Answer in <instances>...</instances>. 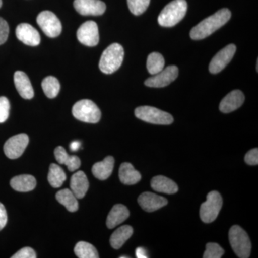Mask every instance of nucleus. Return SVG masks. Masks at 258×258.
I'll use <instances>...</instances> for the list:
<instances>
[{"instance_id":"nucleus-1","label":"nucleus","mask_w":258,"mask_h":258,"mask_svg":"<svg viewBox=\"0 0 258 258\" xmlns=\"http://www.w3.org/2000/svg\"><path fill=\"white\" fill-rule=\"evenodd\" d=\"M230 18L231 12L227 8L219 10L215 14L205 19L201 23L194 27L190 32V37L195 40L206 38L225 25Z\"/></svg>"},{"instance_id":"nucleus-23","label":"nucleus","mask_w":258,"mask_h":258,"mask_svg":"<svg viewBox=\"0 0 258 258\" xmlns=\"http://www.w3.org/2000/svg\"><path fill=\"white\" fill-rule=\"evenodd\" d=\"M55 157L57 162L67 166L69 171H76L81 166V159L77 156L69 155L66 149L60 146L55 149Z\"/></svg>"},{"instance_id":"nucleus-25","label":"nucleus","mask_w":258,"mask_h":258,"mask_svg":"<svg viewBox=\"0 0 258 258\" xmlns=\"http://www.w3.org/2000/svg\"><path fill=\"white\" fill-rule=\"evenodd\" d=\"M134 230L132 226L123 225L112 234L110 238L111 247L115 249L120 248L125 242L133 235Z\"/></svg>"},{"instance_id":"nucleus-10","label":"nucleus","mask_w":258,"mask_h":258,"mask_svg":"<svg viewBox=\"0 0 258 258\" xmlns=\"http://www.w3.org/2000/svg\"><path fill=\"white\" fill-rule=\"evenodd\" d=\"M179 74V69L175 66H168L157 74L153 75L152 77L145 81L146 86L152 88H163L169 86L175 81Z\"/></svg>"},{"instance_id":"nucleus-39","label":"nucleus","mask_w":258,"mask_h":258,"mask_svg":"<svg viewBox=\"0 0 258 258\" xmlns=\"http://www.w3.org/2000/svg\"><path fill=\"white\" fill-rule=\"evenodd\" d=\"M81 146V142H79V141H75V142H73L72 143L70 144V149H71L72 152H76V151L79 150Z\"/></svg>"},{"instance_id":"nucleus-3","label":"nucleus","mask_w":258,"mask_h":258,"mask_svg":"<svg viewBox=\"0 0 258 258\" xmlns=\"http://www.w3.org/2000/svg\"><path fill=\"white\" fill-rule=\"evenodd\" d=\"M124 57L123 47L113 43L103 51L99 62V69L103 74H111L118 71Z\"/></svg>"},{"instance_id":"nucleus-18","label":"nucleus","mask_w":258,"mask_h":258,"mask_svg":"<svg viewBox=\"0 0 258 258\" xmlns=\"http://www.w3.org/2000/svg\"><path fill=\"white\" fill-rule=\"evenodd\" d=\"M71 190L78 199L84 198L89 188V183L86 174L82 171L75 173L70 182Z\"/></svg>"},{"instance_id":"nucleus-6","label":"nucleus","mask_w":258,"mask_h":258,"mask_svg":"<svg viewBox=\"0 0 258 258\" xmlns=\"http://www.w3.org/2000/svg\"><path fill=\"white\" fill-rule=\"evenodd\" d=\"M136 116L147 123L158 125H169L174 122L172 115L152 106H140L136 108Z\"/></svg>"},{"instance_id":"nucleus-40","label":"nucleus","mask_w":258,"mask_h":258,"mask_svg":"<svg viewBox=\"0 0 258 258\" xmlns=\"http://www.w3.org/2000/svg\"><path fill=\"white\" fill-rule=\"evenodd\" d=\"M2 5H3V1L0 0V8H1Z\"/></svg>"},{"instance_id":"nucleus-16","label":"nucleus","mask_w":258,"mask_h":258,"mask_svg":"<svg viewBox=\"0 0 258 258\" xmlns=\"http://www.w3.org/2000/svg\"><path fill=\"white\" fill-rule=\"evenodd\" d=\"M244 101L243 93L240 90H235L227 94L220 104V110L224 113H229L240 108Z\"/></svg>"},{"instance_id":"nucleus-14","label":"nucleus","mask_w":258,"mask_h":258,"mask_svg":"<svg viewBox=\"0 0 258 258\" xmlns=\"http://www.w3.org/2000/svg\"><path fill=\"white\" fill-rule=\"evenodd\" d=\"M16 36L19 40L29 46H37L40 43V34L30 24H20L16 28Z\"/></svg>"},{"instance_id":"nucleus-24","label":"nucleus","mask_w":258,"mask_h":258,"mask_svg":"<svg viewBox=\"0 0 258 258\" xmlns=\"http://www.w3.org/2000/svg\"><path fill=\"white\" fill-rule=\"evenodd\" d=\"M119 179L123 184L133 185L138 183L142 175L130 163H123L120 166Z\"/></svg>"},{"instance_id":"nucleus-22","label":"nucleus","mask_w":258,"mask_h":258,"mask_svg":"<svg viewBox=\"0 0 258 258\" xmlns=\"http://www.w3.org/2000/svg\"><path fill=\"white\" fill-rule=\"evenodd\" d=\"M37 181L33 176L30 174H22L15 176L10 181L12 188L20 192H27L35 189Z\"/></svg>"},{"instance_id":"nucleus-27","label":"nucleus","mask_w":258,"mask_h":258,"mask_svg":"<svg viewBox=\"0 0 258 258\" xmlns=\"http://www.w3.org/2000/svg\"><path fill=\"white\" fill-rule=\"evenodd\" d=\"M49 183L52 187L59 188L66 180V174L63 169L55 164H51L47 176Z\"/></svg>"},{"instance_id":"nucleus-13","label":"nucleus","mask_w":258,"mask_h":258,"mask_svg":"<svg viewBox=\"0 0 258 258\" xmlns=\"http://www.w3.org/2000/svg\"><path fill=\"white\" fill-rule=\"evenodd\" d=\"M74 8L82 15H103L106 10V5L101 0H75Z\"/></svg>"},{"instance_id":"nucleus-20","label":"nucleus","mask_w":258,"mask_h":258,"mask_svg":"<svg viewBox=\"0 0 258 258\" xmlns=\"http://www.w3.org/2000/svg\"><path fill=\"white\" fill-rule=\"evenodd\" d=\"M115 160L113 157H107L102 161L97 162L92 167L95 177L100 180H106L111 175L114 167Z\"/></svg>"},{"instance_id":"nucleus-21","label":"nucleus","mask_w":258,"mask_h":258,"mask_svg":"<svg viewBox=\"0 0 258 258\" xmlns=\"http://www.w3.org/2000/svg\"><path fill=\"white\" fill-rule=\"evenodd\" d=\"M151 186L154 191L169 195L177 192L179 189L174 181L164 176H154L151 181Z\"/></svg>"},{"instance_id":"nucleus-4","label":"nucleus","mask_w":258,"mask_h":258,"mask_svg":"<svg viewBox=\"0 0 258 258\" xmlns=\"http://www.w3.org/2000/svg\"><path fill=\"white\" fill-rule=\"evenodd\" d=\"M229 240L235 253L240 258H248L250 255L251 242L249 236L238 225L231 227L229 232Z\"/></svg>"},{"instance_id":"nucleus-26","label":"nucleus","mask_w":258,"mask_h":258,"mask_svg":"<svg viewBox=\"0 0 258 258\" xmlns=\"http://www.w3.org/2000/svg\"><path fill=\"white\" fill-rule=\"evenodd\" d=\"M56 199L61 205L66 207L69 212H74L79 210V202L71 189H64L56 194Z\"/></svg>"},{"instance_id":"nucleus-2","label":"nucleus","mask_w":258,"mask_h":258,"mask_svg":"<svg viewBox=\"0 0 258 258\" xmlns=\"http://www.w3.org/2000/svg\"><path fill=\"white\" fill-rule=\"evenodd\" d=\"M187 3L185 0H174L169 3L158 18V23L161 26L173 27L179 23L186 15Z\"/></svg>"},{"instance_id":"nucleus-33","label":"nucleus","mask_w":258,"mask_h":258,"mask_svg":"<svg viewBox=\"0 0 258 258\" xmlns=\"http://www.w3.org/2000/svg\"><path fill=\"white\" fill-rule=\"evenodd\" d=\"M10 104L6 97H0V123H4L9 117Z\"/></svg>"},{"instance_id":"nucleus-35","label":"nucleus","mask_w":258,"mask_h":258,"mask_svg":"<svg viewBox=\"0 0 258 258\" xmlns=\"http://www.w3.org/2000/svg\"><path fill=\"white\" fill-rule=\"evenodd\" d=\"M37 257L36 253L31 247H24L19 250L12 258H35Z\"/></svg>"},{"instance_id":"nucleus-34","label":"nucleus","mask_w":258,"mask_h":258,"mask_svg":"<svg viewBox=\"0 0 258 258\" xmlns=\"http://www.w3.org/2000/svg\"><path fill=\"white\" fill-rule=\"evenodd\" d=\"M9 25L4 19L0 18V45L7 41L9 35Z\"/></svg>"},{"instance_id":"nucleus-15","label":"nucleus","mask_w":258,"mask_h":258,"mask_svg":"<svg viewBox=\"0 0 258 258\" xmlns=\"http://www.w3.org/2000/svg\"><path fill=\"white\" fill-rule=\"evenodd\" d=\"M138 203L141 208L145 211L152 212L166 206L168 201L166 198L156 194L149 192L142 193L138 198Z\"/></svg>"},{"instance_id":"nucleus-37","label":"nucleus","mask_w":258,"mask_h":258,"mask_svg":"<svg viewBox=\"0 0 258 258\" xmlns=\"http://www.w3.org/2000/svg\"><path fill=\"white\" fill-rule=\"evenodd\" d=\"M8 222V215L4 205L0 203V231L6 226Z\"/></svg>"},{"instance_id":"nucleus-12","label":"nucleus","mask_w":258,"mask_h":258,"mask_svg":"<svg viewBox=\"0 0 258 258\" xmlns=\"http://www.w3.org/2000/svg\"><path fill=\"white\" fill-rule=\"evenodd\" d=\"M235 45L234 44H230L224 47L220 52H217L209 66L210 72L212 74H217L221 72L222 70L230 63L232 57L235 55Z\"/></svg>"},{"instance_id":"nucleus-17","label":"nucleus","mask_w":258,"mask_h":258,"mask_svg":"<svg viewBox=\"0 0 258 258\" xmlns=\"http://www.w3.org/2000/svg\"><path fill=\"white\" fill-rule=\"evenodd\" d=\"M15 87L19 94L25 99H32L34 96V90L26 74L23 71H17L14 75Z\"/></svg>"},{"instance_id":"nucleus-29","label":"nucleus","mask_w":258,"mask_h":258,"mask_svg":"<svg viewBox=\"0 0 258 258\" xmlns=\"http://www.w3.org/2000/svg\"><path fill=\"white\" fill-rule=\"evenodd\" d=\"M74 252L76 255L79 258H98V251L93 244L88 242H78L75 246Z\"/></svg>"},{"instance_id":"nucleus-32","label":"nucleus","mask_w":258,"mask_h":258,"mask_svg":"<svg viewBox=\"0 0 258 258\" xmlns=\"http://www.w3.org/2000/svg\"><path fill=\"white\" fill-rule=\"evenodd\" d=\"M225 250L215 242H209L206 245V250L204 253V258H220L222 257Z\"/></svg>"},{"instance_id":"nucleus-5","label":"nucleus","mask_w":258,"mask_h":258,"mask_svg":"<svg viewBox=\"0 0 258 258\" xmlns=\"http://www.w3.org/2000/svg\"><path fill=\"white\" fill-rule=\"evenodd\" d=\"M72 113L76 119L85 123H98L101 117L99 108L96 103L88 99L81 100L75 103Z\"/></svg>"},{"instance_id":"nucleus-7","label":"nucleus","mask_w":258,"mask_h":258,"mask_svg":"<svg viewBox=\"0 0 258 258\" xmlns=\"http://www.w3.org/2000/svg\"><path fill=\"white\" fill-rule=\"evenodd\" d=\"M222 207V198L217 191H210L207 196L206 202L202 204L200 217L205 223H210L216 220Z\"/></svg>"},{"instance_id":"nucleus-8","label":"nucleus","mask_w":258,"mask_h":258,"mask_svg":"<svg viewBox=\"0 0 258 258\" xmlns=\"http://www.w3.org/2000/svg\"><path fill=\"white\" fill-rule=\"evenodd\" d=\"M37 23L47 36L56 37L59 36L62 31L60 20L52 12L40 13L37 16Z\"/></svg>"},{"instance_id":"nucleus-11","label":"nucleus","mask_w":258,"mask_h":258,"mask_svg":"<svg viewBox=\"0 0 258 258\" xmlns=\"http://www.w3.org/2000/svg\"><path fill=\"white\" fill-rule=\"evenodd\" d=\"M78 40L84 45L94 47L99 42L98 25L94 21H87L82 24L77 31Z\"/></svg>"},{"instance_id":"nucleus-36","label":"nucleus","mask_w":258,"mask_h":258,"mask_svg":"<svg viewBox=\"0 0 258 258\" xmlns=\"http://www.w3.org/2000/svg\"><path fill=\"white\" fill-rule=\"evenodd\" d=\"M244 161L249 165H257L258 164V149H251L246 154Z\"/></svg>"},{"instance_id":"nucleus-30","label":"nucleus","mask_w":258,"mask_h":258,"mask_svg":"<svg viewBox=\"0 0 258 258\" xmlns=\"http://www.w3.org/2000/svg\"><path fill=\"white\" fill-rule=\"evenodd\" d=\"M42 88L47 98H54L58 95L60 85L58 80L53 76H47L42 81Z\"/></svg>"},{"instance_id":"nucleus-38","label":"nucleus","mask_w":258,"mask_h":258,"mask_svg":"<svg viewBox=\"0 0 258 258\" xmlns=\"http://www.w3.org/2000/svg\"><path fill=\"white\" fill-rule=\"evenodd\" d=\"M136 254L138 258L148 257L147 250L143 247H138L136 250Z\"/></svg>"},{"instance_id":"nucleus-9","label":"nucleus","mask_w":258,"mask_h":258,"mask_svg":"<svg viewBox=\"0 0 258 258\" xmlns=\"http://www.w3.org/2000/svg\"><path fill=\"white\" fill-rule=\"evenodd\" d=\"M29 144V137L27 134H17L5 142L4 152L10 159H18L23 155Z\"/></svg>"},{"instance_id":"nucleus-28","label":"nucleus","mask_w":258,"mask_h":258,"mask_svg":"<svg viewBox=\"0 0 258 258\" xmlns=\"http://www.w3.org/2000/svg\"><path fill=\"white\" fill-rule=\"evenodd\" d=\"M165 60L164 57L159 52H152L148 56L147 68L151 75L157 74L164 69Z\"/></svg>"},{"instance_id":"nucleus-31","label":"nucleus","mask_w":258,"mask_h":258,"mask_svg":"<svg viewBox=\"0 0 258 258\" xmlns=\"http://www.w3.org/2000/svg\"><path fill=\"white\" fill-rule=\"evenodd\" d=\"M129 10L135 15L143 14L150 4V0H127Z\"/></svg>"},{"instance_id":"nucleus-19","label":"nucleus","mask_w":258,"mask_h":258,"mask_svg":"<svg viewBox=\"0 0 258 258\" xmlns=\"http://www.w3.org/2000/svg\"><path fill=\"white\" fill-rule=\"evenodd\" d=\"M129 215L130 213H129L128 208L124 205H120V204L114 205L107 217V227L109 229L114 228L116 226L120 225L125 220H127Z\"/></svg>"}]
</instances>
